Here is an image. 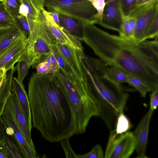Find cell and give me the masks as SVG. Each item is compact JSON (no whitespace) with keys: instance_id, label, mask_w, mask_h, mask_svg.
Here are the masks:
<instances>
[{"instance_id":"obj_18","label":"cell","mask_w":158,"mask_h":158,"mask_svg":"<svg viewBox=\"0 0 158 158\" xmlns=\"http://www.w3.org/2000/svg\"><path fill=\"white\" fill-rule=\"evenodd\" d=\"M58 14L60 27L67 33L81 41H82L83 23L85 21L65 14Z\"/></svg>"},{"instance_id":"obj_31","label":"cell","mask_w":158,"mask_h":158,"mask_svg":"<svg viewBox=\"0 0 158 158\" xmlns=\"http://www.w3.org/2000/svg\"><path fill=\"white\" fill-rule=\"evenodd\" d=\"M158 13L157 14L151 23L145 36V40L153 38L158 35Z\"/></svg>"},{"instance_id":"obj_19","label":"cell","mask_w":158,"mask_h":158,"mask_svg":"<svg viewBox=\"0 0 158 158\" xmlns=\"http://www.w3.org/2000/svg\"><path fill=\"white\" fill-rule=\"evenodd\" d=\"M38 77L46 74L55 75L60 71L56 59L53 51L46 57L38 63L35 67Z\"/></svg>"},{"instance_id":"obj_16","label":"cell","mask_w":158,"mask_h":158,"mask_svg":"<svg viewBox=\"0 0 158 158\" xmlns=\"http://www.w3.org/2000/svg\"><path fill=\"white\" fill-rule=\"evenodd\" d=\"M1 117L7 126L10 127L13 129L15 138L24 154L25 158L39 157L35 149L33 148L29 145L20 130L10 116L3 111Z\"/></svg>"},{"instance_id":"obj_6","label":"cell","mask_w":158,"mask_h":158,"mask_svg":"<svg viewBox=\"0 0 158 158\" xmlns=\"http://www.w3.org/2000/svg\"><path fill=\"white\" fill-rule=\"evenodd\" d=\"M48 11H55L94 24L97 11L88 0H44Z\"/></svg>"},{"instance_id":"obj_11","label":"cell","mask_w":158,"mask_h":158,"mask_svg":"<svg viewBox=\"0 0 158 158\" xmlns=\"http://www.w3.org/2000/svg\"><path fill=\"white\" fill-rule=\"evenodd\" d=\"M40 17L46 24L56 41L70 46L76 50L83 51L81 41L65 32L53 20L48 11L45 9L41 11Z\"/></svg>"},{"instance_id":"obj_23","label":"cell","mask_w":158,"mask_h":158,"mask_svg":"<svg viewBox=\"0 0 158 158\" xmlns=\"http://www.w3.org/2000/svg\"><path fill=\"white\" fill-rule=\"evenodd\" d=\"M14 16L6 7L3 2H0V27L15 25Z\"/></svg>"},{"instance_id":"obj_27","label":"cell","mask_w":158,"mask_h":158,"mask_svg":"<svg viewBox=\"0 0 158 158\" xmlns=\"http://www.w3.org/2000/svg\"><path fill=\"white\" fill-rule=\"evenodd\" d=\"M18 63L14 68L15 71H17L18 80L23 82L25 77L28 73V70L30 69L27 63L25 60L19 59Z\"/></svg>"},{"instance_id":"obj_35","label":"cell","mask_w":158,"mask_h":158,"mask_svg":"<svg viewBox=\"0 0 158 158\" xmlns=\"http://www.w3.org/2000/svg\"><path fill=\"white\" fill-rule=\"evenodd\" d=\"M19 29L16 25L0 27V41Z\"/></svg>"},{"instance_id":"obj_17","label":"cell","mask_w":158,"mask_h":158,"mask_svg":"<svg viewBox=\"0 0 158 158\" xmlns=\"http://www.w3.org/2000/svg\"><path fill=\"white\" fill-rule=\"evenodd\" d=\"M54 46L78 78L83 82L82 70L76 50L67 45L55 41Z\"/></svg>"},{"instance_id":"obj_12","label":"cell","mask_w":158,"mask_h":158,"mask_svg":"<svg viewBox=\"0 0 158 158\" xmlns=\"http://www.w3.org/2000/svg\"><path fill=\"white\" fill-rule=\"evenodd\" d=\"M28 38L26 35H23L0 55V73L14 67L15 64L25 51Z\"/></svg>"},{"instance_id":"obj_13","label":"cell","mask_w":158,"mask_h":158,"mask_svg":"<svg viewBox=\"0 0 158 158\" xmlns=\"http://www.w3.org/2000/svg\"><path fill=\"white\" fill-rule=\"evenodd\" d=\"M153 110L150 109L141 119L138 126L132 132L135 140V149L138 158H147L145 152L150 120Z\"/></svg>"},{"instance_id":"obj_36","label":"cell","mask_w":158,"mask_h":158,"mask_svg":"<svg viewBox=\"0 0 158 158\" xmlns=\"http://www.w3.org/2000/svg\"><path fill=\"white\" fill-rule=\"evenodd\" d=\"M150 109L154 110L156 109L158 104V90L152 92L150 95Z\"/></svg>"},{"instance_id":"obj_25","label":"cell","mask_w":158,"mask_h":158,"mask_svg":"<svg viewBox=\"0 0 158 158\" xmlns=\"http://www.w3.org/2000/svg\"><path fill=\"white\" fill-rule=\"evenodd\" d=\"M115 130L117 134H121L127 131L131 127L130 121L123 113H120L118 115Z\"/></svg>"},{"instance_id":"obj_42","label":"cell","mask_w":158,"mask_h":158,"mask_svg":"<svg viewBox=\"0 0 158 158\" xmlns=\"http://www.w3.org/2000/svg\"><path fill=\"white\" fill-rule=\"evenodd\" d=\"M6 0H0V2H4Z\"/></svg>"},{"instance_id":"obj_5","label":"cell","mask_w":158,"mask_h":158,"mask_svg":"<svg viewBox=\"0 0 158 158\" xmlns=\"http://www.w3.org/2000/svg\"><path fill=\"white\" fill-rule=\"evenodd\" d=\"M55 41L40 16L30 27L25 51L19 59L25 60L30 68H34L53 51Z\"/></svg>"},{"instance_id":"obj_29","label":"cell","mask_w":158,"mask_h":158,"mask_svg":"<svg viewBox=\"0 0 158 158\" xmlns=\"http://www.w3.org/2000/svg\"><path fill=\"white\" fill-rule=\"evenodd\" d=\"M119 35L127 39L134 40V33L130 24L128 17H124Z\"/></svg>"},{"instance_id":"obj_10","label":"cell","mask_w":158,"mask_h":158,"mask_svg":"<svg viewBox=\"0 0 158 158\" xmlns=\"http://www.w3.org/2000/svg\"><path fill=\"white\" fill-rule=\"evenodd\" d=\"M105 1V6L98 24L120 34L124 17L119 0Z\"/></svg>"},{"instance_id":"obj_1","label":"cell","mask_w":158,"mask_h":158,"mask_svg":"<svg viewBox=\"0 0 158 158\" xmlns=\"http://www.w3.org/2000/svg\"><path fill=\"white\" fill-rule=\"evenodd\" d=\"M138 42L110 34L88 22L83 23V41L99 59L142 81L151 92L158 90V35Z\"/></svg>"},{"instance_id":"obj_21","label":"cell","mask_w":158,"mask_h":158,"mask_svg":"<svg viewBox=\"0 0 158 158\" xmlns=\"http://www.w3.org/2000/svg\"><path fill=\"white\" fill-rule=\"evenodd\" d=\"M106 73L109 78L118 85L127 82V74L116 67L108 65Z\"/></svg>"},{"instance_id":"obj_37","label":"cell","mask_w":158,"mask_h":158,"mask_svg":"<svg viewBox=\"0 0 158 158\" xmlns=\"http://www.w3.org/2000/svg\"><path fill=\"white\" fill-rule=\"evenodd\" d=\"M157 1L158 0H136L135 8L151 3Z\"/></svg>"},{"instance_id":"obj_4","label":"cell","mask_w":158,"mask_h":158,"mask_svg":"<svg viewBox=\"0 0 158 158\" xmlns=\"http://www.w3.org/2000/svg\"><path fill=\"white\" fill-rule=\"evenodd\" d=\"M55 76L67 95L75 113L78 134L84 133L91 118L99 116L96 103L88 94L85 86L75 87L60 71Z\"/></svg>"},{"instance_id":"obj_24","label":"cell","mask_w":158,"mask_h":158,"mask_svg":"<svg viewBox=\"0 0 158 158\" xmlns=\"http://www.w3.org/2000/svg\"><path fill=\"white\" fill-rule=\"evenodd\" d=\"M23 35L27 36L19 29L0 41V55L10 45Z\"/></svg>"},{"instance_id":"obj_26","label":"cell","mask_w":158,"mask_h":158,"mask_svg":"<svg viewBox=\"0 0 158 158\" xmlns=\"http://www.w3.org/2000/svg\"><path fill=\"white\" fill-rule=\"evenodd\" d=\"M15 17L16 19L15 25L28 37L30 29V24L28 19L19 14Z\"/></svg>"},{"instance_id":"obj_14","label":"cell","mask_w":158,"mask_h":158,"mask_svg":"<svg viewBox=\"0 0 158 158\" xmlns=\"http://www.w3.org/2000/svg\"><path fill=\"white\" fill-rule=\"evenodd\" d=\"M7 126L0 117V145L8 154L10 158H25L14 135H10L6 131Z\"/></svg>"},{"instance_id":"obj_32","label":"cell","mask_w":158,"mask_h":158,"mask_svg":"<svg viewBox=\"0 0 158 158\" xmlns=\"http://www.w3.org/2000/svg\"><path fill=\"white\" fill-rule=\"evenodd\" d=\"M92 3L97 11L94 24H98L100 22L105 4V0H88Z\"/></svg>"},{"instance_id":"obj_40","label":"cell","mask_w":158,"mask_h":158,"mask_svg":"<svg viewBox=\"0 0 158 158\" xmlns=\"http://www.w3.org/2000/svg\"><path fill=\"white\" fill-rule=\"evenodd\" d=\"M6 132L10 135H14V131L13 129L10 127L7 126L6 129Z\"/></svg>"},{"instance_id":"obj_30","label":"cell","mask_w":158,"mask_h":158,"mask_svg":"<svg viewBox=\"0 0 158 158\" xmlns=\"http://www.w3.org/2000/svg\"><path fill=\"white\" fill-rule=\"evenodd\" d=\"M78 158H103V152L101 146L95 145L89 152L84 154L77 155Z\"/></svg>"},{"instance_id":"obj_22","label":"cell","mask_w":158,"mask_h":158,"mask_svg":"<svg viewBox=\"0 0 158 158\" xmlns=\"http://www.w3.org/2000/svg\"><path fill=\"white\" fill-rule=\"evenodd\" d=\"M127 83L137 90L142 97H145L148 92H151L150 87L147 84L132 75L127 74Z\"/></svg>"},{"instance_id":"obj_20","label":"cell","mask_w":158,"mask_h":158,"mask_svg":"<svg viewBox=\"0 0 158 158\" xmlns=\"http://www.w3.org/2000/svg\"><path fill=\"white\" fill-rule=\"evenodd\" d=\"M14 67L6 72L0 85V117L11 93L13 75L15 71Z\"/></svg>"},{"instance_id":"obj_15","label":"cell","mask_w":158,"mask_h":158,"mask_svg":"<svg viewBox=\"0 0 158 158\" xmlns=\"http://www.w3.org/2000/svg\"><path fill=\"white\" fill-rule=\"evenodd\" d=\"M11 89V92L15 94L16 97L21 109L31 130L32 125L29 98L23 82L19 81L16 77H13Z\"/></svg>"},{"instance_id":"obj_8","label":"cell","mask_w":158,"mask_h":158,"mask_svg":"<svg viewBox=\"0 0 158 158\" xmlns=\"http://www.w3.org/2000/svg\"><path fill=\"white\" fill-rule=\"evenodd\" d=\"M158 13V1L135 8L129 16L134 17L136 27L134 40L139 42L145 40L148 28L155 15Z\"/></svg>"},{"instance_id":"obj_38","label":"cell","mask_w":158,"mask_h":158,"mask_svg":"<svg viewBox=\"0 0 158 158\" xmlns=\"http://www.w3.org/2000/svg\"><path fill=\"white\" fill-rule=\"evenodd\" d=\"M48 11L49 14L51 16L54 22L59 25V19L58 14L55 11Z\"/></svg>"},{"instance_id":"obj_7","label":"cell","mask_w":158,"mask_h":158,"mask_svg":"<svg viewBox=\"0 0 158 158\" xmlns=\"http://www.w3.org/2000/svg\"><path fill=\"white\" fill-rule=\"evenodd\" d=\"M135 149V140L132 132L117 134L115 130L111 131L104 157L128 158Z\"/></svg>"},{"instance_id":"obj_28","label":"cell","mask_w":158,"mask_h":158,"mask_svg":"<svg viewBox=\"0 0 158 158\" xmlns=\"http://www.w3.org/2000/svg\"><path fill=\"white\" fill-rule=\"evenodd\" d=\"M136 1V0H119L124 17L129 16L135 9Z\"/></svg>"},{"instance_id":"obj_34","label":"cell","mask_w":158,"mask_h":158,"mask_svg":"<svg viewBox=\"0 0 158 158\" xmlns=\"http://www.w3.org/2000/svg\"><path fill=\"white\" fill-rule=\"evenodd\" d=\"M69 139H64L60 141V144L66 157L78 158L77 155L76 154L72 149Z\"/></svg>"},{"instance_id":"obj_2","label":"cell","mask_w":158,"mask_h":158,"mask_svg":"<svg viewBox=\"0 0 158 158\" xmlns=\"http://www.w3.org/2000/svg\"><path fill=\"white\" fill-rule=\"evenodd\" d=\"M55 75L38 77L33 72L28 84L32 127L51 142L78 134L75 113Z\"/></svg>"},{"instance_id":"obj_41","label":"cell","mask_w":158,"mask_h":158,"mask_svg":"<svg viewBox=\"0 0 158 158\" xmlns=\"http://www.w3.org/2000/svg\"><path fill=\"white\" fill-rule=\"evenodd\" d=\"M5 72L0 73V85L2 81L3 77L4 75Z\"/></svg>"},{"instance_id":"obj_9","label":"cell","mask_w":158,"mask_h":158,"mask_svg":"<svg viewBox=\"0 0 158 158\" xmlns=\"http://www.w3.org/2000/svg\"><path fill=\"white\" fill-rule=\"evenodd\" d=\"M4 112L8 114L23 135L29 145L35 149L31 135V131L15 94L11 92Z\"/></svg>"},{"instance_id":"obj_33","label":"cell","mask_w":158,"mask_h":158,"mask_svg":"<svg viewBox=\"0 0 158 158\" xmlns=\"http://www.w3.org/2000/svg\"><path fill=\"white\" fill-rule=\"evenodd\" d=\"M6 7L15 17L19 14L21 0H6L3 2Z\"/></svg>"},{"instance_id":"obj_43","label":"cell","mask_w":158,"mask_h":158,"mask_svg":"<svg viewBox=\"0 0 158 158\" xmlns=\"http://www.w3.org/2000/svg\"><path fill=\"white\" fill-rule=\"evenodd\" d=\"M70 0V1H77V0Z\"/></svg>"},{"instance_id":"obj_39","label":"cell","mask_w":158,"mask_h":158,"mask_svg":"<svg viewBox=\"0 0 158 158\" xmlns=\"http://www.w3.org/2000/svg\"><path fill=\"white\" fill-rule=\"evenodd\" d=\"M0 158H10L8 153L0 145Z\"/></svg>"},{"instance_id":"obj_3","label":"cell","mask_w":158,"mask_h":158,"mask_svg":"<svg viewBox=\"0 0 158 158\" xmlns=\"http://www.w3.org/2000/svg\"><path fill=\"white\" fill-rule=\"evenodd\" d=\"M83 73V82L88 94L96 103L100 116L107 125L123 113L129 97L121 85L108 76V65L100 59L77 51Z\"/></svg>"}]
</instances>
